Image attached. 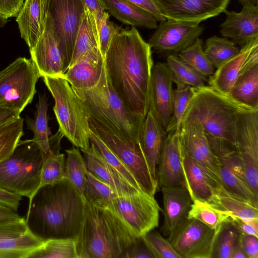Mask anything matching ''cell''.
I'll list each match as a JSON object with an SVG mask.
<instances>
[{
	"label": "cell",
	"instance_id": "cell-1",
	"mask_svg": "<svg viewBox=\"0 0 258 258\" xmlns=\"http://www.w3.org/2000/svg\"><path fill=\"white\" fill-rule=\"evenodd\" d=\"M151 48L135 27L120 28L114 34L104 56L108 81L132 112L146 117L154 63Z\"/></svg>",
	"mask_w": 258,
	"mask_h": 258
},
{
	"label": "cell",
	"instance_id": "cell-2",
	"mask_svg": "<svg viewBox=\"0 0 258 258\" xmlns=\"http://www.w3.org/2000/svg\"><path fill=\"white\" fill-rule=\"evenodd\" d=\"M85 200L66 179L43 186L29 199L25 219L28 229L43 241L77 237Z\"/></svg>",
	"mask_w": 258,
	"mask_h": 258
},
{
	"label": "cell",
	"instance_id": "cell-3",
	"mask_svg": "<svg viewBox=\"0 0 258 258\" xmlns=\"http://www.w3.org/2000/svg\"><path fill=\"white\" fill-rule=\"evenodd\" d=\"M137 237L111 204L85 202L76 238L78 258H123Z\"/></svg>",
	"mask_w": 258,
	"mask_h": 258
},
{
	"label": "cell",
	"instance_id": "cell-4",
	"mask_svg": "<svg viewBox=\"0 0 258 258\" xmlns=\"http://www.w3.org/2000/svg\"><path fill=\"white\" fill-rule=\"evenodd\" d=\"M73 89L85 104L90 117L118 135L140 142V132L145 117L129 110L114 92L108 81L105 67L95 86L88 89Z\"/></svg>",
	"mask_w": 258,
	"mask_h": 258
},
{
	"label": "cell",
	"instance_id": "cell-5",
	"mask_svg": "<svg viewBox=\"0 0 258 258\" xmlns=\"http://www.w3.org/2000/svg\"><path fill=\"white\" fill-rule=\"evenodd\" d=\"M193 89L181 125L199 123L207 134L224 139L236 147L237 122L240 111L245 107L237 104L210 86L193 87Z\"/></svg>",
	"mask_w": 258,
	"mask_h": 258
},
{
	"label": "cell",
	"instance_id": "cell-6",
	"mask_svg": "<svg viewBox=\"0 0 258 258\" xmlns=\"http://www.w3.org/2000/svg\"><path fill=\"white\" fill-rule=\"evenodd\" d=\"M42 78L54 100L53 111L58 131L75 147L88 149L91 144L90 115L85 104L63 77Z\"/></svg>",
	"mask_w": 258,
	"mask_h": 258
},
{
	"label": "cell",
	"instance_id": "cell-7",
	"mask_svg": "<svg viewBox=\"0 0 258 258\" xmlns=\"http://www.w3.org/2000/svg\"><path fill=\"white\" fill-rule=\"evenodd\" d=\"M44 155L32 140H20L12 154L0 162V188L31 199L39 186Z\"/></svg>",
	"mask_w": 258,
	"mask_h": 258
},
{
	"label": "cell",
	"instance_id": "cell-8",
	"mask_svg": "<svg viewBox=\"0 0 258 258\" xmlns=\"http://www.w3.org/2000/svg\"><path fill=\"white\" fill-rule=\"evenodd\" d=\"M89 124L133 173L142 189L155 196L158 187L157 180L152 175L140 142L114 133L91 117Z\"/></svg>",
	"mask_w": 258,
	"mask_h": 258
},
{
	"label": "cell",
	"instance_id": "cell-9",
	"mask_svg": "<svg viewBox=\"0 0 258 258\" xmlns=\"http://www.w3.org/2000/svg\"><path fill=\"white\" fill-rule=\"evenodd\" d=\"M40 77L30 59L17 58L0 71V105L21 113L33 100Z\"/></svg>",
	"mask_w": 258,
	"mask_h": 258
},
{
	"label": "cell",
	"instance_id": "cell-10",
	"mask_svg": "<svg viewBox=\"0 0 258 258\" xmlns=\"http://www.w3.org/2000/svg\"><path fill=\"white\" fill-rule=\"evenodd\" d=\"M110 204L137 237L159 225V213L162 209L154 196L145 191L122 194L113 199Z\"/></svg>",
	"mask_w": 258,
	"mask_h": 258
},
{
	"label": "cell",
	"instance_id": "cell-11",
	"mask_svg": "<svg viewBox=\"0 0 258 258\" xmlns=\"http://www.w3.org/2000/svg\"><path fill=\"white\" fill-rule=\"evenodd\" d=\"M236 147L247 183L258 199V110L243 108L237 122Z\"/></svg>",
	"mask_w": 258,
	"mask_h": 258
},
{
	"label": "cell",
	"instance_id": "cell-12",
	"mask_svg": "<svg viewBox=\"0 0 258 258\" xmlns=\"http://www.w3.org/2000/svg\"><path fill=\"white\" fill-rule=\"evenodd\" d=\"M220 226L212 229L197 220L187 218L167 239L181 258H211Z\"/></svg>",
	"mask_w": 258,
	"mask_h": 258
},
{
	"label": "cell",
	"instance_id": "cell-13",
	"mask_svg": "<svg viewBox=\"0 0 258 258\" xmlns=\"http://www.w3.org/2000/svg\"><path fill=\"white\" fill-rule=\"evenodd\" d=\"M179 137L183 151L202 169L215 190L221 189L220 163L212 150L202 125L189 123L181 126Z\"/></svg>",
	"mask_w": 258,
	"mask_h": 258
},
{
	"label": "cell",
	"instance_id": "cell-14",
	"mask_svg": "<svg viewBox=\"0 0 258 258\" xmlns=\"http://www.w3.org/2000/svg\"><path fill=\"white\" fill-rule=\"evenodd\" d=\"M29 51L30 59L40 77H62L69 67L48 11L44 31Z\"/></svg>",
	"mask_w": 258,
	"mask_h": 258
},
{
	"label": "cell",
	"instance_id": "cell-15",
	"mask_svg": "<svg viewBox=\"0 0 258 258\" xmlns=\"http://www.w3.org/2000/svg\"><path fill=\"white\" fill-rule=\"evenodd\" d=\"M86 8L83 0H47V11L69 66L81 18Z\"/></svg>",
	"mask_w": 258,
	"mask_h": 258
},
{
	"label": "cell",
	"instance_id": "cell-16",
	"mask_svg": "<svg viewBox=\"0 0 258 258\" xmlns=\"http://www.w3.org/2000/svg\"><path fill=\"white\" fill-rule=\"evenodd\" d=\"M148 43L157 53L166 56L177 55L202 34L204 28L200 24L166 20L159 23Z\"/></svg>",
	"mask_w": 258,
	"mask_h": 258
},
{
	"label": "cell",
	"instance_id": "cell-17",
	"mask_svg": "<svg viewBox=\"0 0 258 258\" xmlns=\"http://www.w3.org/2000/svg\"><path fill=\"white\" fill-rule=\"evenodd\" d=\"M167 20L200 24L224 12L230 0H157Z\"/></svg>",
	"mask_w": 258,
	"mask_h": 258
},
{
	"label": "cell",
	"instance_id": "cell-18",
	"mask_svg": "<svg viewBox=\"0 0 258 258\" xmlns=\"http://www.w3.org/2000/svg\"><path fill=\"white\" fill-rule=\"evenodd\" d=\"M173 81L166 62L154 64L150 80L148 111L166 131L172 116Z\"/></svg>",
	"mask_w": 258,
	"mask_h": 258
},
{
	"label": "cell",
	"instance_id": "cell-19",
	"mask_svg": "<svg viewBox=\"0 0 258 258\" xmlns=\"http://www.w3.org/2000/svg\"><path fill=\"white\" fill-rule=\"evenodd\" d=\"M183 159L179 134L174 131L167 133L157 165L158 186H184Z\"/></svg>",
	"mask_w": 258,
	"mask_h": 258
},
{
	"label": "cell",
	"instance_id": "cell-20",
	"mask_svg": "<svg viewBox=\"0 0 258 258\" xmlns=\"http://www.w3.org/2000/svg\"><path fill=\"white\" fill-rule=\"evenodd\" d=\"M224 12L226 19L220 29L222 36L240 46L258 37V6H243L239 12Z\"/></svg>",
	"mask_w": 258,
	"mask_h": 258
},
{
	"label": "cell",
	"instance_id": "cell-21",
	"mask_svg": "<svg viewBox=\"0 0 258 258\" xmlns=\"http://www.w3.org/2000/svg\"><path fill=\"white\" fill-rule=\"evenodd\" d=\"M163 224L160 231L169 237L186 219L192 202L184 186L162 187Z\"/></svg>",
	"mask_w": 258,
	"mask_h": 258
},
{
	"label": "cell",
	"instance_id": "cell-22",
	"mask_svg": "<svg viewBox=\"0 0 258 258\" xmlns=\"http://www.w3.org/2000/svg\"><path fill=\"white\" fill-rule=\"evenodd\" d=\"M104 69V58L94 48L69 67L62 77L75 89L92 88L99 81Z\"/></svg>",
	"mask_w": 258,
	"mask_h": 258
},
{
	"label": "cell",
	"instance_id": "cell-23",
	"mask_svg": "<svg viewBox=\"0 0 258 258\" xmlns=\"http://www.w3.org/2000/svg\"><path fill=\"white\" fill-rule=\"evenodd\" d=\"M47 14V0H24L16 16L20 33L29 49L42 34Z\"/></svg>",
	"mask_w": 258,
	"mask_h": 258
},
{
	"label": "cell",
	"instance_id": "cell-24",
	"mask_svg": "<svg viewBox=\"0 0 258 258\" xmlns=\"http://www.w3.org/2000/svg\"><path fill=\"white\" fill-rule=\"evenodd\" d=\"M256 47H258V37L241 46L235 55L217 68L213 75L208 79L209 86L229 98L231 89L246 60Z\"/></svg>",
	"mask_w": 258,
	"mask_h": 258
},
{
	"label": "cell",
	"instance_id": "cell-25",
	"mask_svg": "<svg viewBox=\"0 0 258 258\" xmlns=\"http://www.w3.org/2000/svg\"><path fill=\"white\" fill-rule=\"evenodd\" d=\"M88 171L123 194H133L139 190L125 179L102 157L91 143L87 149H81ZM144 191V190H143Z\"/></svg>",
	"mask_w": 258,
	"mask_h": 258
},
{
	"label": "cell",
	"instance_id": "cell-26",
	"mask_svg": "<svg viewBox=\"0 0 258 258\" xmlns=\"http://www.w3.org/2000/svg\"><path fill=\"white\" fill-rule=\"evenodd\" d=\"M167 135L165 130L148 111L142 125L139 141L152 175L156 179L157 165Z\"/></svg>",
	"mask_w": 258,
	"mask_h": 258
},
{
	"label": "cell",
	"instance_id": "cell-27",
	"mask_svg": "<svg viewBox=\"0 0 258 258\" xmlns=\"http://www.w3.org/2000/svg\"><path fill=\"white\" fill-rule=\"evenodd\" d=\"M183 152L184 186L192 200H198L211 203L215 194L214 188L200 166L183 150Z\"/></svg>",
	"mask_w": 258,
	"mask_h": 258
},
{
	"label": "cell",
	"instance_id": "cell-28",
	"mask_svg": "<svg viewBox=\"0 0 258 258\" xmlns=\"http://www.w3.org/2000/svg\"><path fill=\"white\" fill-rule=\"evenodd\" d=\"M107 11L122 23L149 29L157 26V20L150 14L126 0H104Z\"/></svg>",
	"mask_w": 258,
	"mask_h": 258
},
{
	"label": "cell",
	"instance_id": "cell-29",
	"mask_svg": "<svg viewBox=\"0 0 258 258\" xmlns=\"http://www.w3.org/2000/svg\"><path fill=\"white\" fill-rule=\"evenodd\" d=\"M229 98L239 105L258 110V64L240 74Z\"/></svg>",
	"mask_w": 258,
	"mask_h": 258
},
{
	"label": "cell",
	"instance_id": "cell-30",
	"mask_svg": "<svg viewBox=\"0 0 258 258\" xmlns=\"http://www.w3.org/2000/svg\"><path fill=\"white\" fill-rule=\"evenodd\" d=\"M47 111L48 103L46 96L39 95L34 118L27 117L26 120L27 128L34 134L32 139L40 149L44 158L51 151L49 142L51 131L48 126Z\"/></svg>",
	"mask_w": 258,
	"mask_h": 258
},
{
	"label": "cell",
	"instance_id": "cell-31",
	"mask_svg": "<svg viewBox=\"0 0 258 258\" xmlns=\"http://www.w3.org/2000/svg\"><path fill=\"white\" fill-rule=\"evenodd\" d=\"M206 134L221 166L246 181L243 162L236 147L224 139Z\"/></svg>",
	"mask_w": 258,
	"mask_h": 258
},
{
	"label": "cell",
	"instance_id": "cell-32",
	"mask_svg": "<svg viewBox=\"0 0 258 258\" xmlns=\"http://www.w3.org/2000/svg\"><path fill=\"white\" fill-rule=\"evenodd\" d=\"M96 47L99 48V45L95 22L92 15L86 8L81 18L69 67L87 51Z\"/></svg>",
	"mask_w": 258,
	"mask_h": 258
},
{
	"label": "cell",
	"instance_id": "cell-33",
	"mask_svg": "<svg viewBox=\"0 0 258 258\" xmlns=\"http://www.w3.org/2000/svg\"><path fill=\"white\" fill-rule=\"evenodd\" d=\"M44 241L29 230L22 235L0 240V258H29Z\"/></svg>",
	"mask_w": 258,
	"mask_h": 258
},
{
	"label": "cell",
	"instance_id": "cell-34",
	"mask_svg": "<svg viewBox=\"0 0 258 258\" xmlns=\"http://www.w3.org/2000/svg\"><path fill=\"white\" fill-rule=\"evenodd\" d=\"M176 87L190 86L197 88L205 85L207 77L201 75L182 60L177 55L166 57V62Z\"/></svg>",
	"mask_w": 258,
	"mask_h": 258
},
{
	"label": "cell",
	"instance_id": "cell-35",
	"mask_svg": "<svg viewBox=\"0 0 258 258\" xmlns=\"http://www.w3.org/2000/svg\"><path fill=\"white\" fill-rule=\"evenodd\" d=\"M211 203L225 211L230 218L244 220L258 218L257 207L230 196L222 190L214 195Z\"/></svg>",
	"mask_w": 258,
	"mask_h": 258
},
{
	"label": "cell",
	"instance_id": "cell-36",
	"mask_svg": "<svg viewBox=\"0 0 258 258\" xmlns=\"http://www.w3.org/2000/svg\"><path fill=\"white\" fill-rule=\"evenodd\" d=\"M66 178L85 199L84 192L88 172L85 159L79 149L74 146L72 148L66 150Z\"/></svg>",
	"mask_w": 258,
	"mask_h": 258
},
{
	"label": "cell",
	"instance_id": "cell-37",
	"mask_svg": "<svg viewBox=\"0 0 258 258\" xmlns=\"http://www.w3.org/2000/svg\"><path fill=\"white\" fill-rule=\"evenodd\" d=\"M187 218L197 220L211 228L217 229L229 220V216L211 203L194 200Z\"/></svg>",
	"mask_w": 258,
	"mask_h": 258
},
{
	"label": "cell",
	"instance_id": "cell-38",
	"mask_svg": "<svg viewBox=\"0 0 258 258\" xmlns=\"http://www.w3.org/2000/svg\"><path fill=\"white\" fill-rule=\"evenodd\" d=\"M122 194L88 171L84 192L86 202L95 206L109 205L113 199Z\"/></svg>",
	"mask_w": 258,
	"mask_h": 258
},
{
	"label": "cell",
	"instance_id": "cell-39",
	"mask_svg": "<svg viewBox=\"0 0 258 258\" xmlns=\"http://www.w3.org/2000/svg\"><path fill=\"white\" fill-rule=\"evenodd\" d=\"M220 190L257 207L258 200L254 197L246 181L222 166L220 169Z\"/></svg>",
	"mask_w": 258,
	"mask_h": 258
},
{
	"label": "cell",
	"instance_id": "cell-40",
	"mask_svg": "<svg viewBox=\"0 0 258 258\" xmlns=\"http://www.w3.org/2000/svg\"><path fill=\"white\" fill-rule=\"evenodd\" d=\"M29 258H78L76 239L51 238L45 240Z\"/></svg>",
	"mask_w": 258,
	"mask_h": 258
},
{
	"label": "cell",
	"instance_id": "cell-41",
	"mask_svg": "<svg viewBox=\"0 0 258 258\" xmlns=\"http://www.w3.org/2000/svg\"><path fill=\"white\" fill-rule=\"evenodd\" d=\"M204 51L214 68H217L235 55L239 49L227 37L215 35L206 39Z\"/></svg>",
	"mask_w": 258,
	"mask_h": 258
},
{
	"label": "cell",
	"instance_id": "cell-42",
	"mask_svg": "<svg viewBox=\"0 0 258 258\" xmlns=\"http://www.w3.org/2000/svg\"><path fill=\"white\" fill-rule=\"evenodd\" d=\"M66 179L64 154L51 151L44 158L37 190L43 186L56 184Z\"/></svg>",
	"mask_w": 258,
	"mask_h": 258
},
{
	"label": "cell",
	"instance_id": "cell-43",
	"mask_svg": "<svg viewBox=\"0 0 258 258\" xmlns=\"http://www.w3.org/2000/svg\"><path fill=\"white\" fill-rule=\"evenodd\" d=\"M240 234L229 220L223 222L217 235L211 258H231L239 243Z\"/></svg>",
	"mask_w": 258,
	"mask_h": 258
},
{
	"label": "cell",
	"instance_id": "cell-44",
	"mask_svg": "<svg viewBox=\"0 0 258 258\" xmlns=\"http://www.w3.org/2000/svg\"><path fill=\"white\" fill-rule=\"evenodd\" d=\"M177 55L197 72L207 78L212 76L215 72L214 67L204 52L203 41L199 38L181 50Z\"/></svg>",
	"mask_w": 258,
	"mask_h": 258
},
{
	"label": "cell",
	"instance_id": "cell-45",
	"mask_svg": "<svg viewBox=\"0 0 258 258\" xmlns=\"http://www.w3.org/2000/svg\"><path fill=\"white\" fill-rule=\"evenodd\" d=\"M23 122L20 116L0 127V162L14 152L23 135Z\"/></svg>",
	"mask_w": 258,
	"mask_h": 258
},
{
	"label": "cell",
	"instance_id": "cell-46",
	"mask_svg": "<svg viewBox=\"0 0 258 258\" xmlns=\"http://www.w3.org/2000/svg\"><path fill=\"white\" fill-rule=\"evenodd\" d=\"M90 143L95 146L104 159L132 185L139 190H143L133 173L107 147L99 136L90 128Z\"/></svg>",
	"mask_w": 258,
	"mask_h": 258
},
{
	"label": "cell",
	"instance_id": "cell-47",
	"mask_svg": "<svg viewBox=\"0 0 258 258\" xmlns=\"http://www.w3.org/2000/svg\"><path fill=\"white\" fill-rule=\"evenodd\" d=\"M193 93V87L190 86L176 87L173 90L172 113L167 133L174 131L176 133H180L182 120Z\"/></svg>",
	"mask_w": 258,
	"mask_h": 258
},
{
	"label": "cell",
	"instance_id": "cell-48",
	"mask_svg": "<svg viewBox=\"0 0 258 258\" xmlns=\"http://www.w3.org/2000/svg\"><path fill=\"white\" fill-rule=\"evenodd\" d=\"M152 230L142 236L155 258H181L167 239Z\"/></svg>",
	"mask_w": 258,
	"mask_h": 258
},
{
	"label": "cell",
	"instance_id": "cell-49",
	"mask_svg": "<svg viewBox=\"0 0 258 258\" xmlns=\"http://www.w3.org/2000/svg\"><path fill=\"white\" fill-rule=\"evenodd\" d=\"M109 16V13L106 11L101 21L96 24L99 49L104 58L114 34L121 28L111 21Z\"/></svg>",
	"mask_w": 258,
	"mask_h": 258
},
{
	"label": "cell",
	"instance_id": "cell-50",
	"mask_svg": "<svg viewBox=\"0 0 258 258\" xmlns=\"http://www.w3.org/2000/svg\"><path fill=\"white\" fill-rule=\"evenodd\" d=\"M28 230L24 218L17 221L0 222V240L20 236Z\"/></svg>",
	"mask_w": 258,
	"mask_h": 258
},
{
	"label": "cell",
	"instance_id": "cell-51",
	"mask_svg": "<svg viewBox=\"0 0 258 258\" xmlns=\"http://www.w3.org/2000/svg\"><path fill=\"white\" fill-rule=\"evenodd\" d=\"M123 258H155L142 236L138 237L127 248Z\"/></svg>",
	"mask_w": 258,
	"mask_h": 258
},
{
	"label": "cell",
	"instance_id": "cell-52",
	"mask_svg": "<svg viewBox=\"0 0 258 258\" xmlns=\"http://www.w3.org/2000/svg\"><path fill=\"white\" fill-rule=\"evenodd\" d=\"M239 243L247 258H258V237L241 233Z\"/></svg>",
	"mask_w": 258,
	"mask_h": 258
},
{
	"label": "cell",
	"instance_id": "cell-53",
	"mask_svg": "<svg viewBox=\"0 0 258 258\" xmlns=\"http://www.w3.org/2000/svg\"><path fill=\"white\" fill-rule=\"evenodd\" d=\"M229 221L241 233L258 237V218L244 220L229 217Z\"/></svg>",
	"mask_w": 258,
	"mask_h": 258
},
{
	"label": "cell",
	"instance_id": "cell-54",
	"mask_svg": "<svg viewBox=\"0 0 258 258\" xmlns=\"http://www.w3.org/2000/svg\"><path fill=\"white\" fill-rule=\"evenodd\" d=\"M136 5L152 15L160 23L166 19L163 16L160 10L157 0H126Z\"/></svg>",
	"mask_w": 258,
	"mask_h": 258
},
{
	"label": "cell",
	"instance_id": "cell-55",
	"mask_svg": "<svg viewBox=\"0 0 258 258\" xmlns=\"http://www.w3.org/2000/svg\"><path fill=\"white\" fill-rule=\"evenodd\" d=\"M24 2V0H0V15L7 19L16 17Z\"/></svg>",
	"mask_w": 258,
	"mask_h": 258
},
{
	"label": "cell",
	"instance_id": "cell-56",
	"mask_svg": "<svg viewBox=\"0 0 258 258\" xmlns=\"http://www.w3.org/2000/svg\"><path fill=\"white\" fill-rule=\"evenodd\" d=\"M87 9L92 15L95 22L100 21L107 7L104 0H83Z\"/></svg>",
	"mask_w": 258,
	"mask_h": 258
},
{
	"label": "cell",
	"instance_id": "cell-57",
	"mask_svg": "<svg viewBox=\"0 0 258 258\" xmlns=\"http://www.w3.org/2000/svg\"><path fill=\"white\" fill-rule=\"evenodd\" d=\"M22 197L0 188V205L17 212Z\"/></svg>",
	"mask_w": 258,
	"mask_h": 258
},
{
	"label": "cell",
	"instance_id": "cell-58",
	"mask_svg": "<svg viewBox=\"0 0 258 258\" xmlns=\"http://www.w3.org/2000/svg\"><path fill=\"white\" fill-rule=\"evenodd\" d=\"M20 114L16 110L0 105V127L19 117Z\"/></svg>",
	"mask_w": 258,
	"mask_h": 258
},
{
	"label": "cell",
	"instance_id": "cell-59",
	"mask_svg": "<svg viewBox=\"0 0 258 258\" xmlns=\"http://www.w3.org/2000/svg\"><path fill=\"white\" fill-rule=\"evenodd\" d=\"M23 218L16 211L0 205V222L17 221Z\"/></svg>",
	"mask_w": 258,
	"mask_h": 258
},
{
	"label": "cell",
	"instance_id": "cell-60",
	"mask_svg": "<svg viewBox=\"0 0 258 258\" xmlns=\"http://www.w3.org/2000/svg\"><path fill=\"white\" fill-rule=\"evenodd\" d=\"M231 258H247L246 254L240 244L239 241L234 248L231 254Z\"/></svg>",
	"mask_w": 258,
	"mask_h": 258
},
{
	"label": "cell",
	"instance_id": "cell-61",
	"mask_svg": "<svg viewBox=\"0 0 258 258\" xmlns=\"http://www.w3.org/2000/svg\"><path fill=\"white\" fill-rule=\"evenodd\" d=\"M242 6H258V0H237Z\"/></svg>",
	"mask_w": 258,
	"mask_h": 258
},
{
	"label": "cell",
	"instance_id": "cell-62",
	"mask_svg": "<svg viewBox=\"0 0 258 258\" xmlns=\"http://www.w3.org/2000/svg\"><path fill=\"white\" fill-rule=\"evenodd\" d=\"M8 19H7L0 15V28L4 27L7 23Z\"/></svg>",
	"mask_w": 258,
	"mask_h": 258
}]
</instances>
